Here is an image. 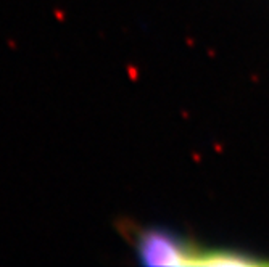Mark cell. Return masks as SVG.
<instances>
[{
	"mask_svg": "<svg viewBox=\"0 0 269 267\" xmlns=\"http://www.w3.org/2000/svg\"><path fill=\"white\" fill-rule=\"evenodd\" d=\"M137 258L145 266H195L199 248L163 229L134 232Z\"/></svg>",
	"mask_w": 269,
	"mask_h": 267,
	"instance_id": "6da1fadb",
	"label": "cell"
},
{
	"mask_svg": "<svg viewBox=\"0 0 269 267\" xmlns=\"http://www.w3.org/2000/svg\"><path fill=\"white\" fill-rule=\"evenodd\" d=\"M269 261L256 259L250 254H243L231 250H200L195 266H266Z\"/></svg>",
	"mask_w": 269,
	"mask_h": 267,
	"instance_id": "7a4b0ae2",
	"label": "cell"
}]
</instances>
